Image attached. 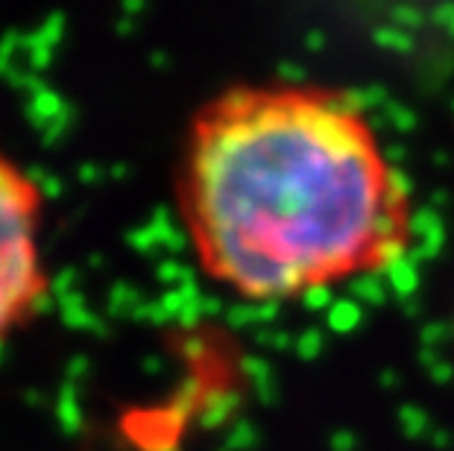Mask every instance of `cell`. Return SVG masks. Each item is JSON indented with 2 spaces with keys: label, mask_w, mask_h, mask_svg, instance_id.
I'll use <instances>...</instances> for the list:
<instances>
[{
  "label": "cell",
  "mask_w": 454,
  "mask_h": 451,
  "mask_svg": "<svg viewBox=\"0 0 454 451\" xmlns=\"http://www.w3.org/2000/svg\"><path fill=\"white\" fill-rule=\"evenodd\" d=\"M179 208L206 276L253 302L381 273L413 237L411 188L370 118L320 85H238L202 105Z\"/></svg>",
  "instance_id": "cell-1"
},
{
  "label": "cell",
  "mask_w": 454,
  "mask_h": 451,
  "mask_svg": "<svg viewBox=\"0 0 454 451\" xmlns=\"http://www.w3.org/2000/svg\"><path fill=\"white\" fill-rule=\"evenodd\" d=\"M42 223V185L0 147V343L35 323L51 296Z\"/></svg>",
  "instance_id": "cell-2"
}]
</instances>
